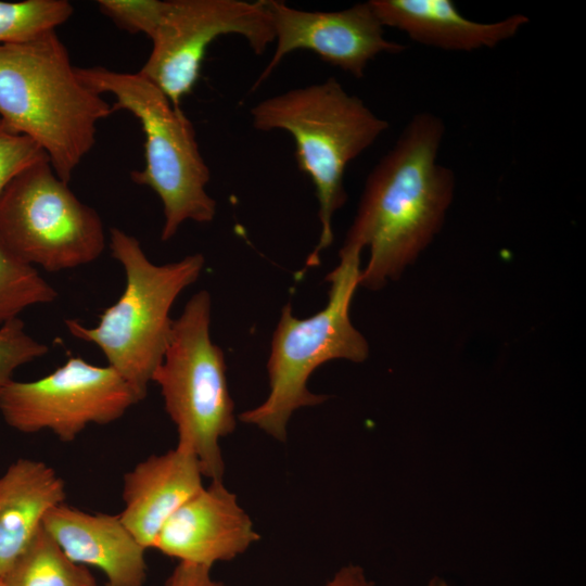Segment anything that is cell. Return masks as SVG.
I'll list each match as a JSON object with an SVG mask.
<instances>
[{"label": "cell", "mask_w": 586, "mask_h": 586, "mask_svg": "<svg viewBox=\"0 0 586 586\" xmlns=\"http://www.w3.org/2000/svg\"><path fill=\"white\" fill-rule=\"evenodd\" d=\"M443 119L415 115L367 177L356 216L341 249H369L359 285L379 290L397 279L441 231L456 179L441 164Z\"/></svg>", "instance_id": "1"}, {"label": "cell", "mask_w": 586, "mask_h": 586, "mask_svg": "<svg viewBox=\"0 0 586 586\" xmlns=\"http://www.w3.org/2000/svg\"><path fill=\"white\" fill-rule=\"evenodd\" d=\"M114 113L77 75L56 29L0 44V123L31 139L68 182L95 143L100 120Z\"/></svg>", "instance_id": "2"}, {"label": "cell", "mask_w": 586, "mask_h": 586, "mask_svg": "<svg viewBox=\"0 0 586 586\" xmlns=\"http://www.w3.org/2000/svg\"><path fill=\"white\" fill-rule=\"evenodd\" d=\"M250 114L255 129L283 130L292 137L297 166L314 182L321 231L305 269L315 267L333 242V215L347 200V165L379 139L388 123L333 77L264 99Z\"/></svg>", "instance_id": "3"}, {"label": "cell", "mask_w": 586, "mask_h": 586, "mask_svg": "<svg viewBox=\"0 0 586 586\" xmlns=\"http://www.w3.org/2000/svg\"><path fill=\"white\" fill-rule=\"evenodd\" d=\"M112 256L125 272L119 298L105 308L94 327L65 319L76 339L97 345L113 368L142 400L163 361L174 319L170 309L179 294L200 277L205 258L193 254L165 265L153 264L137 238L110 230Z\"/></svg>", "instance_id": "4"}, {"label": "cell", "mask_w": 586, "mask_h": 586, "mask_svg": "<svg viewBox=\"0 0 586 586\" xmlns=\"http://www.w3.org/2000/svg\"><path fill=\"white\" fill-rule=\"evenodd\" d=\"M360 253L341 249L339 265L326 277L330 288L323 309L301 319L293 315L290 302L283 306L267 361L268 396L260 405L240 413V421L285 442L292 415L328 399L308 390L311 373L333 359H367L369 345L349 318L351 303L359 285Z\"/></svg>", "instance_id": "5"}, {"label": "cell", "mask_w": 586, "mask_h": 586, "mask_svg": "<svg viewBox=\"0 0 586 586\" xmlns=\"http://www.w3.org/2000/svg\"><path fill=\"white\" fill-rule=\"evenodd\" d=\"M77 75L100 94L114 98L113 111H127L144 133V166L130 173L131 180L160 198L164 225L161 240H170L180 226L192 220L211 222L216 201L207 193L211 173L196 141L193 124L180 106L138 73L103 66L77 67Z\"/></svg>", "instance_id": "6"}, {"label": "cell", "mask_w": 586, "mask_h": 586, "mask_svg": "<svg viewBox=\"0 0 586 586\" xmlns=\"http://www.w3.org/2000/svg\"><path fill=\"white\" fill-rule=\"evenodd\" d=\"M212 301L195 293L174 319L163 361L153 373L164 406L176 425L178 447L191 451L204 477L224 481L220 440L237 425L222 349L209 334Z\"/></svg>", "instance_id": "7"}, {"label": "cell", "mask_w": 586, "mask_h": 586, "mask_svg": "<svg viewBox=\"0 0 586 586\" xmlns=\"http://www.w3.org/2000/svg\"><path fill=\"white\" fill-rule=\"evenodd\" d=\"M0 238L21 260L55 272L98 259L105 232L47 155L22 170L0 194Z\"/></svg>", "instance_id": "8"}, {"label": "cell", "mask_w": 586, "mask_h": 586, "mask_svg": "<svg viewBox=\"0 0 586 586\" xmlns=\"http://www.w3.org/2000/svg\"><path fill=\"white\" fill-rule=\"evenodd\" d=\"M140 400L110 366L71 357L40 379L8 383L0 391V413L21 433L49 431L61 442L71 443L91 424L118 420Z\"/></svg>", "instance_id": "9"}, {"label": "cell", "mask_w": 586, "mask_h": 586, "mask_svg": "<svg viewBox=\"0 0 586 586\" xmlns=\"http://www.w3.org/2000/svg\"><path fill=\"white\" fill-rule=\"evenodd\" d=\"M230 34L263 54L275 40L266 0H165L150 38L151 53L139 73L180 106L199 80L209 44Z\"/></svg>", "instance_id": "10"}, {"label": "cell", "mask_w": 586, "mask_h": 586, "mask_svg": "<svg viewBox=\"0 0 586 586\" xmlns=\"http://www.w3.org/2000/svg\"><path fill=\"white\" fill-rule=\"evenodd\" d=\"M276 49L252 90L258 88L296 50L315 52L322 61L356 78L381 53L396 54L405 44L388 40L369 1L341 11H305L277 0H266Z\"/></svg>", "instance_id": "11"}, {"label": "cell", "mask_w": 586, "mask_h": 586, "mask_svg": "<svg viewBox=\"0 0 586 586\" xmlns=\"http://www.w3.org/2000/svg\"><path fill=\"white\" fill-rule=\"evenodd\" d=\"M258 539L235 494L224 481H211L168 519L152 548L179 562L212 569L244 553Z\"/></svg>", "instance_id": "12"}, {"label": "cell", "mask_w": 586, "mask_h": 586, "mask_svg": "<svg viewBox=\"0 0 586 586\" xmlns=\"http://www.w3.org/2000/svg\"><path fill=\"white\" fill-rule=\"evenodd\" d=\"M43 528L75 563L100 570L107 586H143L145 548L119 514L87 512L62 504L52 509Z\"/></svg>", "instance_id": "13"}, {"label": "cell", "mask_w": 586, "mask_h": 586, "mask_svg": "<svg viewBox=\"0 0 586 586\" xmlns=\"http://www.w3.org/2000/svg\"><path fill=\"white\" fill-rule=\"evenodd\" d=\"M203 477L199 460L184 448L145 458L123 477V523L152 548L168 519L203 487Z\"/></svg>", "instance_id": "14"}, {"label": "cell", "mask_w": 586, "mask_h": 586, "mask_svg": "<svg viewBox=\"0 0 586 586\" xmlns=\"http://www.w3.org/2000/svg\"><path fill=\"white\" fill-rule=\"evenodd\" d=\"M384 27L442 50L470 52L495 48L513 38L530 20L513 14L491 23L467 18L451 0H370Z\"/></svg>", "instance_id": "15"}, {"label": "cell", "mask_w": 586, "mask_h": 586, "mask_svg": "<svg viewBox=\"0 0 586 586\" xmlns=\"http://www.w3.org/2000/svg\"><path fill=\"white\" fill-rule=\"evenodd\" d=\"M65 499L63 479L41 460L18 458L0 475V579L41 530L47 514Z\"/></svg>", "instance_id": "16"}, {"label": "cell", "mask_w": 586, "mask_h": 586, "mask_svg": "<svg viewBox=\"0 0 586 586\" xmlns=\"http://www.w3.org/2000/svg\"><path fill=\"white\" fill-rule=\"evenodd\" d=\"M2 581L5 586H98L89 569L72 561L43 526Z\"/></svg>", "instance_id": "17"}, {"label": "cell", "mask_w": 586, "mask_h": 586, "mask_svg": "<svg viewBox=\"0 0 586 586\" xmlns=\"http://www.w3.org/2000/svg\"><path fill=\"white\" fill-rule=\"evenodd\" d=\"M56 297V290L34 266L13 254L0 238V327L18 318L26 308L52 303Z\"/></svg>", "instance_id": "18"}, {"label": "cell", "mask_w": 586, "mask_h": 586, "mask_svg": "<svg viewBox=\"0 0 586 586\" xmlns=\"http://www.w3.org/2000/svg\"><path fill=\"white\" fill-rule=\"evenodd\" d=\"M73 12L66 0L0 1V44L26 41L56 29Z\"/></svg>", "instance_id": "19"}, {"label": "cell", "mask_w": 586, "mask_h": 586, "mask_svg": "<svg viewBox=\"0 0 586 586\" xmlns=\"http://www.w3.org/2000/svg\"><path fill=\"white\" fill-rule=\"evenodd\" d=\"M49 347L31 337L18 317L0 327V391L21 366L44 356Z\"/></svg>", "instance_id": "20"}, {"label": "cell", "mask_w": 586, "mask_h": 586, "mask_svg": "<svg viewBox=\"0 0 586 586\" xmlns=\"http://www.w3.org/2000/svg\"><path fill=\"white\" fill-rule=\"evenodd\" d=\"M97 5L119 28L151 38L163 15L165 0H99Z\"/></svg>", "instance_id": "21"}, {"label": "cell", "mask_w": 586, "mask_h": 586, "mask_svg": "<svg viewBox=\"0 0 586 586\" xmlns=\"http://www.w3.org/2000/svg\"><path fill=\"white\" fill-rule=\"evenodd\" d=\"M43 156L31 139L8 130L0 123V194L15 176Z\"/></svg>", "instance_id": "22"}, {"label": "cell", "mask_w": 586, "mask_h": 586, "mask_svg": "<svg viewBox=\"0 0 586 586\" xmlns=\"http://www.w3.org/2000/svg\"><path fill=\"white\" fill-rule=\"evenodd\" d=\"M209 568L179 562L165 586H226L213 578Z\"/></svg>", "instance_id": "23"}, {"label": "cell", "mask_w": 586, "mask_h": 586, "mask_svg": "<svg viewBox=\"0 0 586 586\" xmlns=\"http://www.w3.org/2000/svg\"><path fill=\"white\" fill-rule=\"evenodd\" d=\"M324 586H375L365 570L357 564H346L339 569Z\"/></svg>", "instance_id": "24"}, {"label": "cell", "mask_w": 586, "mask_h": 586, "mask_svg": "<svg viewBox=\"0 0 586 586\" xmlns=\"http://www.w3.org/2000/svg\"><path fill=\"white\" fill-rule=\"evenodd\" d=\"M426 586H450L444 578L440 576H433Z\"/></svg>", "instance_id": "25"}, {"label": "cell", "mask_w": 586, "mask_h": 586, "mask_svg": "<svg viewBox=\"0 0 586 586\" xmlns=\"http://www.w3.org/2000/svg\"><path fill=\"white\" fill-rule=\"evenodd\" d=\"M0 586H5L4 582L0 579Z\"/></svg>", "instance_id": "26"}, {"label": "cell", "mask_w": 586, "mask_h": 586, "mask_svg": "<svg viewBox=\"0 0 586 586\" xmlns=\"http://www.w3.org/2000/svg\"><path fill=\"white\" fill-rule=\"evenodd\" d=\"M105 586H107V585H105Z\"/></svg>", "instance_id": "27"}]
</instances>
